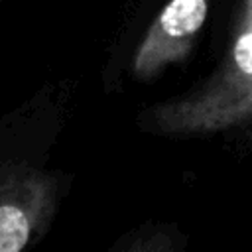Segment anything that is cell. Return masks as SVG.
Here are the masks:
<instances>
[{
  "mask_svg": "<svg viewBox=\"0 0 252 252\" xmlns=\"http://www.w3.org/2000/svg\"><path fill=\"white\" fill-rule=\"evenodd\" d=\"M152 120L169 134H205L252 122V0H242L222 67L199 91L156 106Z\"/></svg>",
  "mask_w": 252,
  "mask_h": 252,
  "instance_id": "obj_1",
  "label": "cell"
},
{
  "mask_svg": "<svg viewBox=\"0 0 252 252\" xmlns=\"http://www.w3.org/2000/svg\"><path fill=\"white\" fill-rule=\"evenodd\" d=\"M209 0H169L156 16L134 55V75L152 79L167 65L183 61L201 32Z\"/></svg>",
  "mask_w": 252,
  "mask_h": 252,
  "instance_id": "obj_3",
  "label": "cell"
},
{
  "mask_svg": "<svg viewBox=\"0 0 252 252\" xmlns=\"http://www.w3.org/2000/svg\"><path fill=\"white\" fill-rule=\"evenodd\" d=\"M55 197L51 175L20 163H0V252L24 250L49 222Z\"/></svg>",
  "mask_w": 252,
  "mask_h": 252,
  "instance_id": "obj_2",
  "label": "cell"
}]
</instances>
